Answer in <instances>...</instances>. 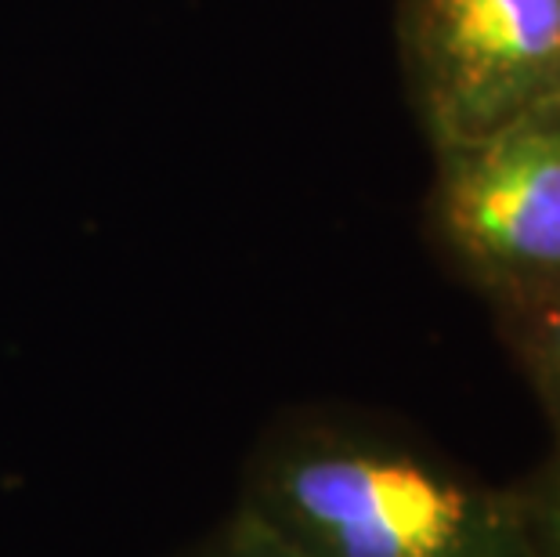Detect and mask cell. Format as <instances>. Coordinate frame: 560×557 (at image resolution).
Returning <instances> with one entry per match:
<instances>
[{
	"instance_id": "cell-1",
	"label": "cell",
	"mask_w": 560,
	"mask_h": 557,
	"mask_svg": "<svg viewBox=\"0 0 560 557\" xmlns=\"http://www.w3.org/2000/svg\"><path fill=\"white\" fill-rule=\"evenodd\" d=\"M235 511L304 557H524L514 485L340 406L271 420L246 456Z\"/></svg>"
},
{
	"instance_id": "cell-2",
	"label": "cell",
	"mask_w": 560,
	"mask_h": 557,
	"mask_svg": "<svg viewBox=\"0 0 560 557\" xmlns=\"http://www.w3.org/2000/svg\"><path fill=\"white\" fill-rule=\"evenodd\" d=\"M431 152L423 235L441 265L492 312L560 293V94Z\"/></svg>"
},
{
	"instance_id": "cell-3",
	"label": "cell",
	"mask_w": 560,
	"mask_h": 557,
	"mask_svg": "<svg viewBox=\"0 0 560 557\" xmlns=\"http://www.w3.org/2000/svg\"><path fill=\"white\" fill-rule=\"evenodd\" d=\"M405 98L445 149L560 94V0H395Z\"/></svg>"
},
{
	"instance_id": "cell-4",
	"label": "cell",
	"mask_w": 560,
	"mask_h": 557,
	"mask_svg": "<svg viewBox=\"0 0 560 557\" xmlns=\"http://www.w3.org/2000/svg\"><path fill=\"white\" fill-rule=\"evenodd\" d=\"M495 334L514 355L517 370L535 391L546 420L553 423L557 445H560V293L550 298L499 307L492 312Z\"/></svg>"
},
{
	"instance_id": "cell-5",
	"label": "cell",
	"mask_w": 560,
	"mask_h": 557,
	"mask_svg": "<svg viewBox=\"0 0 560 557\" xmlns=\"http://www.w3.org/2000/svg\"><path fill=\"white\" fill-rule=\"evenodd\" d=\"M514 489L524 557H560V445Z\"/></svg>"
},
{
	"instance_id": "cell-6",
	"label": "cell",
	"mask_w": 560,
	"mask_h": 557,
	"mask_svg": "<svg viewBox=\"0 0 560 557\" xmlns=\"http://www.w3.org/2000/svg\"><path fill=\"white\" fill-rule=\"evenodd\" d=\"M182 557H304V554L293 550L276 532H268L265 525H257L254 518H246L243 511L232 507L229 518L218 521V525L199 543H192Z\"/></svg>"
}]
</instances>
